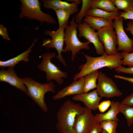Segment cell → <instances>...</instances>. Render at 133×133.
Masks as SVG:
<instances>
[{
    "label": "cell",
    "instance_id": "cell-31",
    "mask_svg": "<svg viewBox=\"0 0 133 133\" xmlns=\"http://www.w3.org/2000/svg\"><path fill=\"white\" fill-rule=\"evenodd\" d=\"M118 17H122L124 20L131 19L133 20V10L127 12H119Z\"/></svg>",
    "mask_w": 133,
    "mask_h": 133
},
{
    "label": "cell",
    "instance_id": "cell-15",
    "mask_svg": "<svg viewBox=\"0 0 133 133\" xmlns=\"http://www.w3.org/2000/svg\"><path fill=\"white\" fill-rule=\"evenodd\" d=\"M101 98L96 89L89 92L74 95L72 97L74 101L83 102L86 108L91 110H95L98 109Z\"/></svg>",
    "mask_w": 133,
    "mask_h": 133
},
{
    "label": "cell",
    "instance_id": "cell-17",
    "mask_svg": "<svg viewBox=\"0 0 133 133\" xmlns=\"http://www.w3.org/2000/svg\"><path fill=\"white\" fill-rule=\"evenodd\" d=\"M118 101H111V104L109 109L106 113H99L95 116L96 122L100 124L105 121L119 120L117 117V115L120 113Z\"/></svg>",
    "mask_w": 133,
    "mask_h": 133
},
{
    "label": "cell",
    "instance_id": "cell-37",
    "mask_svg": "<svg viewBox=\"0 0 133 133\" xmlns=\"http://www.w3.org/2000/svg\"><path fill=\"white\" fill-rule=\"evenodd\" d=\"M66 1L70 2L71 3H74L77 4L78 5L82 2V0H67Z\"/></svg>",
    "mask_w": 133,
    "mask_h": 133
},
{
    "label": "cell",
    "instance_id": "cell-34",
    "mask_svg": "<svg viewBox=\"0 0 133 133\" xmlns=\"http://www.w3.org/2000/svg\"><path fill=\"white\" fill-rule=\"evenodd\" d=\"M102 130L100 124L96 122L92 127L89 133H101Z\"/></svg>",
    "mask_w": 133,
    "mask_h": 133
},
{
    "label": "cell",
    "instance_id": "cell-24",
    "mask_svg": "<svg viewBox=\"0 0 133 133\" xmlns=\"http://www.w3.org/2000/svg\"><path fill=\"white\" fill-rule=\"evenodd\" d=\"M120 113L124 116L128 126L130 127L133 123V107L120 103L119 105Z\"/></svg>",
    "mask_w": 133,
    "mask_h": 133
},
{
    "label": "cell",
    "instance_id": "cell-33",
    "mask_svg": "<svg viewBox=\"0 0 133 133\" xmlns=\"http://www.w3.org/2000/svg\"><path fill=\"white\" fill-rule=\"evenodd\" d=\"M0 35L4 39L8 41L10 40L6 28L1 24L0 25Z\"/></svg>",
    "mask_w": 133,
    "mask_h": 133
},
{
    "label": "cell",
    "instance_id": "cell-18",
    "mask_svg": "<svg viewBox=\"0 0 133 133\" xmlns=\"http://www.w3.org/2000/svg\"><path fill=\"white\" fill-rule=\"evenodd\" d=\"M35 38L33 42L28 49L16 56L5 61H0V67H11L13 68L21 61H23L28 62L30 61L29 58V54L32 51V48L34 45L35 43L37 41Z\"/></svg>",
    "mask_w": 133,
    "mask_h": 133
},
{
    "label": "cell",
    "instance_id": "cell-16",
    "mask_svg": "<svg viewBox=\"0 0 133 133\" xmlns=\"http://www.w3.org/2000/svg\"><path fill=\"white\" fill-rule=\"evenodd\" d=\"M43 6L45 8L54 11L59 10L66 11L71 15L78 13L79 9L78 5L74 3H69L60 0H43Z\"/></svg>",
    "mask_w": 133,
    "mask_h": 133
},
{
    "label": "cell",
    "instance_id": "cell-6",
    "mask_svg": "<svg viewBox=\"0 0 133 133\" xmlns=\"http://www.w3.org/2000/svg\"><path fill=\"white\" fill-rule=\"evenodd\" d=\"M56 56L54 52H46L42 54V60L37 67L40 70L45 72L47 82L54 80L58 84L60 85L64 82L63 79L67 78V74L66 72L62 71L51 62V59L56 57Z\"/></svg>",
    "mask_w": 133,
    "mask_h": 133
},
{
    "label": "cell",
    "instance_id": "cell-26",
    "mask_svg": "<svg viewBox=\"0 0 133 133\" xmlns=\"http://www.w3.org/2000/svg\"><path fill=\"white\" fill-rule=\"evenodd\" d=\"M119 120L103 121L100 123L102 130L106 133H117L116 128Z\"/></svg>",
    "mask_w": 133,
    "mask_h": 133
},
{
    "label": "cell",
    "instance_id": "cell-21",
    "mask_svg": "<svg viewBox=\"0 0 133 133\" xmlns=\"http://www.w3.org/2000/svg\"><path fill=\"white\" fill-rule=\"evenodd\" d=\"M99 72V70H96L84 76L83 93H88L90 90L96 88Z\"/></svg>",
    "mask_w": 133,
    "mask_h": 133
},
{
    "label": "cell",
    "instance_id": "cell-14",
    "mask_svg": "<svg viewBox=\"0 0 133 133\" xmlns=\"http://www.w3.org/2000/svg\"><path fill=\"white\" fill-rule=\"evenodd\" d=\"M84 77L74 81L71 83L58 91L52 97L57 100L70 95L80 94L83 93Z\"/></svg>",
    "mask_w": 133,
    "mask_h": 133
},
{
    "label": "cell",
    "instance_id": "cell-28",
    "mask_svg": "<svg viewBox=\"0 0 133 133\" xmlns=\"http://www.w3.org/2000/svg\"><path fill=\"white\" fill-rule=\"evenodd\" d=\"M121 54L123 57L122 65H128L129 67L133 66V52L130 53L122 51Z\"/></svg>",
    "mask_w": 133,
    "mask_h": 133
},
{
    "label": "cell",
    "instance_id": "cell-20",
    "mask_svg": "<svg viewBox=\"0 0 133 133\" xmlns=\"http://www.w3.org/2000/svg\"><path fill=\"white\" fill-rule=\"evenodd\" d=\"M119 12H108L97 8H90L87 15L103 18L108 20H112L118 17Z\"/></svg>",
    "mask_w": 133,
    "mask_h": 133
},
{
    "label": "cell",
    "instance_id": "cell-8",
    "mask_svg": "<svg viewBox=\"0 0 133 133\" xmlns=\"http://www.w3.org/2000/svg\"><path fill=\"white\" fill-rule=\"evenodd\" d=\"M96 90L101 97L111 98L120 96L121 91L115 83L110 77L101 71H99Z\"/></svg>",
    "mask_w": 133,
    "mask_h": 133
},
{
    "label": "cell",
    "instance_id": "cell-10",
    "mask_svg": "<svg viewBox=\"0 0 133 133\" xmlns=\"http://www.w3.org/2000/svg\"><path fill=\"white\" fill-rule=\"evenodd\" d=\"M122 17H118L114 19L113 26L117 37V50L128 52H132L133 39H130L127 35L124 30Z\"/></svg>",
    "mask_w": 133,
    "mask_h": 133
},
{
    "label": "cell",
    "instance_id": "cell-19",
    "mask_svg": "<svg viewBox=\"0 0 133 133\" xmlns=\"http://www.w3.org/2000/svg\"><path fill=\"white\" fill-rule=\"evenodd\" d=\"M84 21L86 23L94 30H99L106 27L113 26V21L105 19L87 15L84 19Z\"/></svg>",
    "mask_w": 133,
    "mask_h": 133
},
{
    "label": "cell",
    "instance_id": "cell-25",
    "mask_svg": "<svg viewBox=\"0 0 133 133\" xmlns=\"http://www.w3.org/2000/svg\"><path fill=\"white\" fill-rule=\"evenodd\" d=\"M113 1L118 10H122L125 12L133 10V0H113Z\"/></svg>",
    "mask_w": 133,
    "mask_h": 133
},
{
    "label": "cell",
    "instance_id": "cell-12",
    "mask_svg": "<svg viewBox=\"0 0 133 133\" xmlns=\"http://www.w3.org/2000/svg\"><path fill=\"white\" fill-rule=\"evenodd\" d=\"M91 110L86 108L83 113L76 118L73 127V133H89L96 123Z\"/></svg>",
    "mask_w": 133,
    "mask_h": 133
},
{
    "label": "cell",
    "instance_id": "cell-5",
    "mask_svg": "<svg viewBox=\"0 0 133 133\" xmlns=\"http://www.w3.org/2000/svg\"><path fill=\"white\" fill-rule=\"evenodd\" d=\"M21 4L19 9L21 12L18 17L20 19H35L39 21L41 25L46 22L48 24L57 23L55 20L50 15L44 13L41 10V3L38 0H20Z\"/></svg>",
    "mask_w": 133,
    "mask_h": 133
},
{
    "label": "cell",
    "instance_id": "cell-9",
    "mask_svg": "<svg viewBox=\"0 0 133 133\" xmlns=\"http://www.w3.org/2000/svg\"><path fill=\"white\" fill-rule=\"evenodd\" d=\"M113 26L104 27L97 32L99 39L103 44L105 52L109 55L118 52L116 46L117 40Z\"/></svg>",
    "mask_w": 133,
    "mask_h": 133
},
{
    "label": "cell",
    "instance_id": "cell-30",
    "mask_svg": "<svg viewBox=\"0 0 133 133\" xmlns=\"http://www.w3.org/2000/svg\"><path fill=\"white\" fill-rule=\"evenodd\" d=\"M114 70L118 73H125L133 75V66L127 68L122 66L114 69Z\"/></svg>",
    "mask_w": 133,
    "mask_h": 133
},
{
    "label": "cell",
    "instance_id": "cell-35",
    "mask_svg": "<svg viewBox=\"0 0 133 133\" xmlns=\"http://www.w3.org/2000/svg\"><path fill=\"white\" fill-rule=\"evenodd\" d=\"M127 27L125 28V30L129 32L133 36V20H131L128 22ZM133 52V48L132 52Z\"/></svg>",
    "mask_w": 133,
    "mask_h": 133
},
{
    "label": "cell",
    "instance_id": "cell-13",
    "mask_svg": "<svg viewBox=\"0 0 133 133\" xmlns=\"http://www.w3.org/2000/svg\"><path fill=\"white\" fill-rule=\"evenodd\" d=\"M0 82H6L23 92L27 95L26 87L22 80L17 75L13 68L9 67L7 70H0Z\"/></svg>",
    "mask_w": 133,
    "mask_h": 133
},
{
    "label": "cell",
    "instance_id": "cell-38",
    "mask_svg": "<svg viewBox=\"0 0 133 133\" xmlns=\"http://www.w3.org/2000/svg\"><path fill=\"white\" fill-rule=\"evenodd\" d=\"M101 133H106V132L104 130H102Z\"/></svg>",
    "mask_w": 133,
    "mask_h": 133
},
{
    "label": "cell",
    "instance_id": "cell-2",
    "mask_svg": "<svg viewBox=\"0 0 133 133\" xmlns=\"http://www.w3.org/2000/svg\"><path fill=\"white\" fill-rule=\"evenodd\" d=\"M86 107L75 103L69 100L65 101L56 113V127L59 133H73V127L76 118L83 113Z\"/></svg>",
    "mask_w": 133,
    "mask_h": 133
},
{
    "label": "cell",
    "instance_id": "cell-36",
    "mask_svg": "<svg viewBox=\"0 0 133 133\" xmlns=\"http://www.w3.org/2000/svg\"><path fill=\"white\" fill-rule=\"evenodd\" d=\"M116 78L125 80L133 84V78L127 77L116 75L114 76Z\"/></svg>",
    "mask_w": 133,
    "mask_h": 133
},
{
    "label": "cell",
    "instance_id": "cell-27",
    "mask_svg": "<svg viewBox=\"0 0 133 133\" xmlns=\"http://www.w3.org/2000/svg\"><path fill=\"white\" fill-rule=\"evenodd\" d=\"M57 16L59 24V27H61L68 23L70 13L66 11L59 10L55 11Z\"/></svg>",
    "mask_w": 133,
    "mask_h": 133
},
{
    "label": "cell",
    "instance_id": "cell-11",
    "mask_svg": "<svg viewBox=\"0 0 133 133\" xmlns=\"http://www.w3.org/2000/svg\"><path fill=\"white\" fill-rule=\"evenodd\" d=\"M78 36L84 37L94 45L97 54L102 55L105 53L103 44L100 40L97 32L91 28L86 23L83 21L78 24Z\"/></svg>",
    "mask_w": 133,
    "mask_h": 133
},
{
    "label": "cell",
    "instance_id": "cell-23",
    "mask_svg": "<svg viewBox=\"0 0 133 133\" xmlns=\"http://www.w3.org/2000/svg\"><path fill=\"white\" fill-rule=\"evenodd\" d=\"M91 0H82V6L80 11L75 16L76 22L78 24L82 22L84 17L87 15V13L91 8Z\"/></svg>",
    "mask_w": 133,
    "mask_h": 133
},
{
    "label": "cell",
    "instance_id": "cell-4",
    "mask_svg": "<svg viewBox=\"0 0 133 133\" xmlns=\"http://www.w3.org/2000/svg\"><path fill=\"white\" fill-rule=\"evenodd\" d=\"M75 16H73L69 22V25L67 24L65 30L64 43L65 48L62 52H69L71 51V59L73 61L76 57L77 54L80 52L81 50H88L90 49L89 44L90 43L87 41L82 42L79 39L77 36L78 24L75 20Z\"/></svg>",
    "mask_w": 133,
    "mask_h": 133
},
{
    "label": "cell",
    "instance_id": "cell-3",
    "mask_svg": "<svg viewBox=\"0 0 133 133\" xmlns=\"http://www.w3.org/2000/svg\"><path fill=\"white\" fill-rule=\"evenodd\" d=\"M26 85L27 96L30 97L45 113L48 109L45 100V96L49 92H55V85L52 81L43 83H40L28 77L21 78Z\"/></svg>",
    "mask_w": 133,
    "mask_h": 133
},
{
    "label": "cell",
    "instance_id": "cell-29",
    "mask_svg": "<svg viewBox=\"0 0 133 133\" xmlns=\"http://www.w3.org/2000/svg\"><path fill=\"white\" fill-rule=\"evenodd\" d=\"M111 104V101L109 100L103 101L99 103L98 109L101 113L105 112L109 108Z\"/></svg>",
    "mask_w": 133,
    "mask_h": 133
},
{
    "label": "cell",
    "instance_id": "cell-7",
    "mask_svg": "<svg viewBox=\"0 0 133 133\" xmlns=\"http://www.w3.org/2000/svg\"><path fill=\"white\" fill-rule=\"evenodd\" d=\"M67 24L68 23H66L61 27H59L55 31L48 30L45 31L44 34L50 36L51 39H45L43 40L42 45L47 49H55L58 53V55L56 58L65 66H67V65L61 53L64 49L65 30L66 26Z\"/></svg>",
    "mask_w": 133,
    "mask_h": 133
},
{
    "label": "cell",
    "instance_id": "cell-1",
    "mask_svg": "<svg viewBox=\"0 0 133 133\" xmlns=\"http://www.w3.org/2000/svg\"><path fill=\"white\" fill-rule=\"evenodd\" d=\"M82 53L86 59V62L79 66L78 68L80 71L74 75V81L104 67H107L112 69L122 66L123 58L121 53L119 52L111 55L105 52L103 55L97 57L91 56Z\"/></svg>",
    "mask_w": 133,
    "mask_h": 133
},
{
    "label": "cell",
    "instance_id": "cell-22",
    "mask_svg": "<svg viewBox=\"0 0 133 133\" xmlns=\"http://www.w3.org/2000/svg\"><path fill=\"white\" fill-rule=\"evenodd\" d=\"M91 8H98L108 12L118 11L113 0H91Z\"/></svg>",
    "mask_w": 133,
    "mask_h": 133
},
{
    "label": "cell",
    "instance_id": "cell-32",
    "mask_svg": "<svg viewBox=\"0 0 133 133\" xmlns=\"http://www.w3.org/2000/svg\"><path fill=\"white\" fill-rule=\"evenodd\" d=\"M120 103L133 107V92L126 97Z\"/></svg>",
    "mask_w": 133,
    "mask_h": 133
}]
</instances>
